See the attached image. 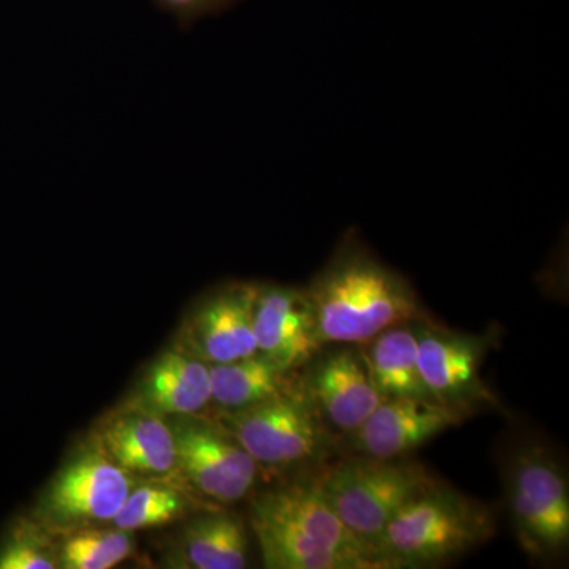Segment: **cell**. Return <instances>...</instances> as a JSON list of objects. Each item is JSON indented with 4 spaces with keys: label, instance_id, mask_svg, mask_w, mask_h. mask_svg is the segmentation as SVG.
Listing matches in <instances>:
<instances>
[{
    "label": "cell",
    "instance_id": "ffe728a7",
    "mask_svg": "<svg viewBox=\"0 0 569 569\" xmlns=\"http://www.w3.org/2000/svg\"><path fill=\"white\" fill-rule=\"evenodd\" d=\"M133 541L129 531H78L59 552V567L66 569H110L132 553Z\"/></svg>",
    "mask_w": 569,
    "mask_h": 569
},
{
    "label": "cell",
    "instance_id": "5bb4252c",
    "mask_svg": "<svg viewBox=\"0 0 569 569\" xmlns=\"http://www.w3.org/2000/svg\"><path fill=\"white\" fill-rule=\"evenodd\" d=\"M211 400L208 362L186 351H167L157 358L138 387V410L157 417L194 415Z\"/></svg>",
    "mask_w": 569,
    "mask_h": 569
},
{
    "label": "cell",
    "instance_id": "ba28073f",
    "mask_svg": "<svg viewBox=\"0 0 569 569\" xmlns=\"http://www.w3.org/2000/svg\"><path fill=\"white\" fill-rule=\"evenodd\" d=\"M132 489L129 473L103 448L84 449L52 478L37 515L58 529L111 522Z\"/></svg>",
    "mask_w": 569,
    "mask_h": 569
},
{
    "label": "cell",
    "instance_id": "5b68a950",
    "mask_svg": "<svg viewBox=\"0 0 569 569\" xmlns=\"http://www.w3.org/2000/svg\"><path fill=\"white\" fill-rule=\"evenodd\" d=\"M318 481L337 516L378 557V541L391 519L408 501L436 486L438 479L421 463L403 462L402 458L353 455Z\"/></svg>",
    "mask_w": 569,
    "mask_h": 569
},
{
    "label": "cell",
    "instance_id": "8992f818",
    "mask_svg": "<svg viewBox=\"0 0 569 569\" xmlns=\"http://www.w3.org/2000/svg\"><path fill=\"white\" fill-rule=\"evenodd\" d=\"M222 427L258 466L264 467L316 462L325 458L335 437L301 387L284 389L254 406L227 410Z\"/></svg>",
    "mask_w": 569,
    "mask_h": 569
},
{
    "label": "cell",
    "instance_id": "44dd1931",
    "mask_svg": "<svg viewBox=\"0 0 569 569\" xmlns=\"http://www.w3.org/2000/svg\"><path fill=\"white\" fill-rule=\"evenodd\" d=\"M59 567L51 546L31 522L11 527L0 545V569H52Z\"/></svg>",
    "mask_w": 569,
    "mask_h": 569
},
{
    "label": "cell",
    "instance_id": "277c9868",
    "mask_svg": "<svg viewBox=\"0 0 569 569\" xmlns=\"http://www.w3.org/2000/svg\"><path fill=\"white\" fill-rule=\"evenodd\" d=\"M505 497L516 537L535 560H556L569 545L567 471L545 445H511L501 462Z\"/></svg>",
    "mask_w": 569,
    "mask_h": 569
},
{
    "label": "cell",
    "instance_id": "ac0fdd59",
    "mask_svg": "<svg viewBox=\"0 0 569 569\" xmlns=\"http://www.w3.org/2000/svg\"><path fill=\"white\" fill-rule=\"evenodd\" d=\"M212 400L224 410H239L288 389V370L260 353L224 365H209Z\"/></svg>",
    "mask_w": 569,
    "mask_h": 569
},
{
    "label": "cell",
    "instance_id": "8fae6325",
    "mask_svg": "<svg viewBox=\"0 0 569 569\" xmlns=\"http://www.w3.org/2000/svg\"><path fill=\"white\" fill-rule=\"evenodd\" d=\"M257 284L227 283L194 307L187 325L186 353L224 365L258 353L253 331Z\"/></svg>",
    "mask_w": 569,
    "mask_h": 569
},
{
    "label": "cell",
    "instance_id": "7c38bea8",
    "mask_svg": "<svg viewBox=\"0 0 569 569\" xmlns=\"http://www.w3.org/2000/svg\"><path fill=\"white\" fill-rule=\"evenodd\" d=\"M253 331L258 353L288 372L306 366L323 348L307 290L257 284Z\"/></svg>",
    "mask_w": 569,
    "mask_h": 569
},
{
    "label": "cell",
    "instance_id": "3957f363",
    "mask_svg": "<svg viewBox=\"0 0 569 569\" xmlns=\"http://www.w3.org/2000/svg\"><path fill=\"white\" fill-rule=\"evenodd\" d=\"M496 526L492 508L438 481L397 512L377 552L385 568L438 567L488 542Z\"/></svg>",
    "mask_w": 569,
    "mask_h": 569
},
{
    "label": "cell",
    "instance_id": "30bf717a",
    "mask_svg": "<svg viewBox=\"0 0 569 569\" xmlns=\"http://www.w3.org/2000/svg\"><path fill=\"white\" fill-rule=\"evenodd\" d=\"M306 366L302 391L332 436H350L383 402L362 346H326Z\"/></svg>",
    "mask_w": 569,
    "mask_h": 569
},
{
    "label": "cell",
    "instance_id": "e0dca14e",
    "mask_svg": "<svg viewBox=\"0 0 569 569\" xmlns=\"http://www.w3.org/2000/svg\"><path fill=\"white\" fill-rule=\"evenodd\" d=\"M182 550L190 568L242 569L249 563V538L238 516L209 512L183 530Z\"/></svg>",
    "mask_w": 569,
    "mask_h": 569
},
{
    "label": "cell",
    "instance_id": "52a82bcc",
    "mask_svg": "<svg viewBox=\"0 0 569 569\" xmlns=\"http://www.w3.org/2000/svg\"><path fill=\"white\" fill-rule=\"evenodd\" d=\"M419 369L437 403L471 417L498 408L497 396L482 380L486 356L493 347L492 335H467L427 320L415 321Z\"/></svg>",
    "mask_w": 569,
    "mask_h": 569
},
{
    "label": "cell",
    "instance_id": "9c48e42d",
    "mask_svg": "<svg viewBox=\"0 0 569 569\" xmlns=\"http://www.w3.org/2000/svg\"><path fill=\"white\" fill-rule=\"evenodd\" d=\"M176 468L192 488L217 503H234L252 492L258 463L223 427L193 415L171 417Z\"/></svg>",
    "mask_w": 569,
    "mask_h": 569
},
{
    "label": "cell",
    "instance_id": "4fadbf2b",
    "mask_svg": "<svg viewBox=\"0 0 569 569\" xmlns=\"http://www.w3.org/2000/svg\"><path fill=\"white\" fill-rule=\"evenodd\" d=\"M466 419L427 400L385 399L365 425L348 436V443L356 456L403 459Z\"/></svg>",
    "mask_w": 569,
    "mask_h": 569
},
{
    "label": "cell",
    "instance_id": "9a60e30c",
    "mask_svg": "<svg viewBox=\"0 0 569 569\" xmlns=\"http://www.w3.org/2000/svg\"><path fill=\"white\" fill-rule=\"evenodd\" d=\"M102 448L129 475L163 477L176 468V445L170 425L162 417L138 408L108 422Z\"/></svg>",
    "mask_w": 569,
    "mask_h": 569
},
{
    "label": "cell",
    "instance_id": "7a4b0ae2",
    "mask_svg": "<svg viewBox=\"0 0 569 569\" xmlns=\"http://www.w3.org/2000/svg\"><path fill=\"white\" fill-rule=\"evenodd\" d=\"M250 526L269 569L383 568L373 549L337 516L318 479L254 498Z\"/></svg>",
    "mask_w": 569,
    "mask_h": 569
},
{
    "label": "cell",
    "instance_id": "6da1fadb",
    "mask_svg": "<svg viewBox=\"0 0 569 569\" xmlns=\"http://www.w3.org/2000/svg\"><path fill=\"white\" fill-rule=\"evenodd\" d=\"M306 290L323 347L365 346L392 326L429 318L406 277L381 263L353 233Z\"/></svg>",
    "mask_w": 569,
    "mask_h": 569
},
{
    "label": "cell",
    "instance_id": "2e32d148",
    "mask_svg": "<svg viewBox=\"0 0 569 569\" xmlns=\"http://www.w3.org/2000/svg\"><path fill=\"white\" fill-rule=\"evenodd\" d=\"M413 323L392 326L362 346L366 347L367 365L373 383L383 400L417 399L436 402L419 369L418 339Z\"/></svg>",
    "mask_w": 569,
    "mask_h": 569
},
{
    "label": "cell",
    "instance_id": "d6986e66",
    "mask_svg": "<svg viewBox=\"0 0 569 569\" xmlns=\"http://www.w3.org/2000/svg\"><path fill=\"white\" fill-rule=\"evenodd\" d=\"M189 500L171 486L151 485L132 489L121 511L111 520L116 529L134 531L167 526L186 515Z\"/></svg>",
    "mask_w": 569,
    "mask_h": 569
},
{
    "label": "cell",
    "instance_id": "7402d4cb",
    "mask_svg": "<svg viewBox=\"0 0 569 569\" xmlns=\"http://www.w3.org/2000/svg\"><path fill=\"white\" fill-rule=\"evenodd\" d=\"M242 0H153L164 13L173 17L182 29L192 28L194 22L213 14L233 9Z\"/></svg>",
    "mask_w": 569,
    "mask_h": 569
}]
</instances>
